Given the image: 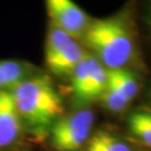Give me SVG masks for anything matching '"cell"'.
<instances>
[{"label":"cell","mask_w":151,"mask_h":151,"mask_svg":"<svg viewBox=\"0 0 151 151\" xmlns=\"http://www.w3.org/2000/svg\"><path fill=\"white\" fill-rule=\"evenodd\" d=\"M83 39L108 70L124 67L133 54L131 32L124 20L118 17L92 22Z\"/></svg>","instance_id":"2"},{"label":"cell","mask_w":151,"mask_h":151,"mask_svg":"<svg viewBox=\"0 0 151 151\" xmlns=\"http://www.w3.org/2000/svg\"><path fill=\"white\" fill-rule=\"evenodd\" d=\"M94 123V114L84 109L55 121L52 129V145L57 151H75L87 141Z\"/></svg>","instance_id":"4"},{"label":"cell","mask_w":151,"mask_h":151,"mask_svg":"<svg viewBox=\"0 0 151 151\" xmlns=\"http://www.w3.org/2000/svg\"><path fill=\"white\" fill-rule=\"evenodd\" d=\"M85 151H132L125 142L108 131H99L91 137Z\"/></svg>","instance_id":"10"},{"label":"cell","mask_w":151,"mask_h":151,"mask_svg":"<svg viewBox=\"0 0 151 151\" xmlns=\"http://www.w3.org/2000/svg\"><path fill=\"white\" fill-rule=\"evenodd\" d=\"M150 22H151V12H150Z\"/></svg>","instance_id":"14"},{"label":"cell","mask_w":151,"mask_h":151,"mask_svg":"<svg viewBox=\"0 0 151 151\" xmlns=\"http://www.w3.org/2000/svg\"><path fill=\"white\" fill-rule=\"evenodd\" d=\"M32 66L19 60H0V90L11 91L29 77Z\"/></svg>","instance_id":"8"},{"label":"cell","mask_w":151,"mask_h":151,"mask_svg":"<svg viewBox=\"0 0 151 151\" xmlns=\"http://www.w3.org/2000/svg\"><path fill=\"white\" fill-rule=\"evenodd\" d=\"M84 56L85 53L75 39L54 25H49L45 43V62L53 74L72 75Z\"/></svg>","instance_id":"3"},{"label":"cell","mask_w":151,"mask_h":151,"mask_svg":"<svg viewBox=\"0 0 151 151\" xmlns=\"http://www.w3.org/2000/svg\"><path fill=\"white\" fill-rule=\"evenodd\" d=\"M91 60L92 55L85 54L80 64L75 67V70L72 73V91L77 101L83 102L85 90L87 86V82L90 77V70H91Z\"/></svg>","instance_id":"11"},{"label":"cell","mask_w":151,"mask_h":151,"mask_svg":"<svg viewBox=\"0 0 151 151\" xmlns=\"http://www.w3.org/2000/svg\"><path fill=\"white\" fill-rule=\"evenodd\" d=\"M46 8L52 25L75 40L84 37L91 22L86 12L75 2L72 0H48Z\"/></svg>","instance_id":"5"},{"label":"cell","mask_w":151,"mask_h":151,"mask_svg":"<svg viewBox=\"0 0 151 151\" xmlns=\"http://www.w3.org/2000/svg\"><path fill=\"white\" fill-rule=\"evenodd\" d=\"M106 86H108V68L94 55H92L90 77L83 102L99 99Z\"/></svg>","instance_id":"9"},{"label":"cell","mask_w":151,"mask_h":151,"mask_svg":"<svg viewBox=\"0 0 151 151\" xmlns=\"http://www.w3.org/2000/svg\"><path fill=\"white\" fill-rule=\"evenodd\" d=\"M150 97H151V91H150Z\"/></svg>","instance_id":"15"},{"label":"cell","mask_w":151,"mask_h":151,"mask_svg":"<svg viewBox=\"0 0 151 151\" xmlns=\"http://www.w3.org/2000/svg\"><path fill=\"white\" fill-rule=\"evenodd\" d=\"M128 123L130 131L151 148V112L135 111L129 116Z\"/></svg>","instance_id":"12"},{"label":"cell","mask_w":151,"mask_h":151,"mask_svg":"<svg viewBox=\"0 0 151 151\" xmlns=\"http://www.w3.org/2000/svg\"><path fill=\"white\" fill-rule=\"evenodd\" d=\"M103 103V105L106 109H109L112 112H121L128 108L129 103L122 95H120L116 91L110 86H106V88L103 91V93L99 97Z\"/></svg>","instance_id":"13"},{"label":"cell","mask_w":151,"mask_h":151,"mask_svg":"<svg viewBox=\"0 0 151 151\" xmlns=\"http://www.w3.org/2000/svg\"><path fill=\"white\" fill-rule=\"evenodd\" d=\"M22 131V118L11 91L0 90V148L15 143Z\"/></svg>","instance_id":"6"},{"label":"cell","mask_w":151,"mask_h":151,"mask_svg":"<svg viewBox=\"0 0 151 151\" xmlns=\"http://www.w3.org/2000/svg\"><path fill=\"white\" fill-rule=\"evenodd\" d=\"M108 86L118 92L128 102H131L139 91L137 77L124 67L108 70Z\"/></svg>","instance_id":"7"},{"label":"cell","mask_w":151,"mask_h":151,"mask_svg":"<svg viewBox=\"0 0 151 151\" xmlns=\"http://www.w3.org/2000/svg\"><path fill=\"white\" fill-rule=\"evenodd\" d=\"M17 110L34 128H45L64 112L62 99L47 75L29 76L11 90Z\"/></svg>","instance_id":"1"}]
</instances>
